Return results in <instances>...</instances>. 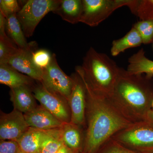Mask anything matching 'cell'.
<instances>
[{"label":"cell","mask_w":153,"mask_h":153,"mask_svg":"<svg viewBox=\"0 0 153 153\" xmlns=\"http://www.w3.org/2000/svg\"><path fill=\"white\" fill-rule=\"evenodd\" d=\"M83 82L86 90V109L85 137L81 153H95L114 134L133 123L120 112L108 97L94 92Z\"/></svg>","instance_id":"1"},{"label":"cell","mask_w":153,"mask_h":153,"mask_svg":"<svg viewBox=\"0 0 153 153\" xmlns=\"http://www.w3.org/2000/svg\"><path fill=\"white\" fill-rule=\"evenodd\" d=\"M117 109L132 123L144 121L152 109V77L132 74L120 67L114 90L108 97Z\"/></svg>","instance_id":"2"},{"label":"cell","mask_w":153,"mask_h":153,"mask_svg":"<svg viewBox=\"0 0 153 153\" xmlns=\"http://www.w3.org/2000/svg\"><path fill=\"white\" fill-rule=\"evenodd\" d=\"M119 68L106 54L91 47L83 58L82 66H76L75 71L91 90L108 97L114 90Z\"/></svg>","instance_id":"3"},{"label":"cell","mask_w":153,"mask_h":153,"mask_svg":"<svg viewBox=\"0 0 153 153\" xmlns=\"http://www.w3.org/2000/svg\"><path fill=\"white\" fill-rule=\"evenodd\" d=\"M111 138L128 149L143 153L153 149V127L145 121L134 123Z\"/></svg>","instance_id":"4"},{"label":"cell","mask_w":153,"mask_h":153,"mask_svg":"<svg viewBox=\"0 0 153 153\" xmlns=\"http://www.w3.org/2000/svg\"><path fill=\"white\" fill-rule=\"evenodd\" d=\"M60 0H29L17 14L25 36L30 38L41 20L50 12L53 13Z\"/></svg>","instance_id":"5"},{"label":"cell","mask_w":153,"mask_h":153,"mask_svg":"<svg viewBox=\"0 0 153 153\" xmlns=\"http://www.w3.org/2000/svg\"><path fill=\"white\" fill-rule=\"evenodd\" d=\"M132 0H82V11L80 22L96 27L117 9L127 6Z\"/></svg>","instance_id":"6"},{"label":"cell","mask_w":153,"mask_h":153,"mask_svg":"<svg viewBox=\"0 0 153 153\" xmlns=\"http://www.w3.org/2000/svg\"><path fill=\"white\" fill-rule=\"evenodd\" d=\"M40 82L49 91L63 97L68 102L73 88V79L60 68L54 53L49 66L43 71Z\"/></svg>","instance_id":"7"},{"label":"cell","mask_w":153,"mask_h":153,"mask_svg":"<svg viewBox=\"0 0 153 153\" xmlns=\"http://www.w3.org/2000/svg\"><path fill=\"white\" fill-rule=\"evenodd\" d=\"M32 91L41 106L63 123L71 122V115L68 101L63 97L50 92L39 81Z\"/></svg>","instance_id":"8"},{"label":"cell","mask_w":153,"mask_h":153,"mask_svg":"<svg viewBox=\"0 0 153 153\" xmlns=\"http://www.w3.org/2000/svg\"><path fill=\"white\" fill-rule=\"evenodd\" d=\"M73 80L72 91L68 103L71 111V123L83 129L85 127L86 90L81 76L76 72L71 74Z\"/></svg>","instance_id":"9"},{"label":"cell","mask_w":153,"mask_h":153,"mask_svg":"<svg viewBox=\"0 0 153 153\" xmlns=\"http://www.w3.org/2000/svg\"><path fill=\"white\" fill-rule=\"evenodd\" d=\"M30 128L24 114L16 109L9 113L1 111L0 140L17 141Z\"/></svg>","instance_id":"10"},{"label":"cell","mask_w":153,"mask_h":153,"mask_svg":"<svg viewBox=\"0 0 153 153\" xmlns=\"http://www.w3.org/2000/svg\"><path fill=\"white\" fill-rule=\"evenodd\" d=\"M38 49L36 41L29 43V47L26 49H19L4 64L10 66L17 71L24 73L36 81L41 82L42 72L34 65L32 60L33 52Z\"/></svg>","instance_id":"11"},{"label":"cell","mask_w":153,"mask_h":153,"mask_svg":"<svg viewBox=\"0 0 153 153\" xmlns=\"http://www.w3.org/2000/svg\"><path fill=\"white\" fill-rule=\"evenodd\" d=\"M24 115L30 127L44 131L60 128L64 123L41 105Z\"/></svg>","instance_id":"12"},{"label":"cell","mask_w":153,"mask_h":153,"mask_svg":"<svg viewBox=\"0 0 153 153\" xmlns=\"http://www.w3.org/2000/svg\"><path fill=\"white\" fill-rule=\"evenodd\" d=\"M10 95L14 109L24 114L30 112L38 105L31 88L21 86L10 88Z\"/></svg>","instance_id":"13"},{"label":"cell","mask_w":153,"mask_h":153,"mask_svg":"<svg viewBox=\"0 0 153 153\" xmlns=\"http://www.w3.org/2000/svg\"><path fill=\"white\" fill-rule=\"evenodd\" d=\"M33 78L20 73L7 64H0V83L10 88L27 86L33 89L36 85Z\"/></svg>","instance_id":"14"},{"label":"cell","mask_w":153,"mask_h":153,"mask_svg":"<svg viewBox=\"0 0 153 153\" xmlns=\"http://www.w3.org/2000/svg\"><path fill=\"white\" fill-rule=\"evenodd\" d=\"M61 130L63 143L73 153H82L85 137L84 129L70 122L64 123Z\"/></svg>","instance_id":"15"},{"label":"cell","mask_w":153,"mask_h":153,"mask_svg":"<svg viewBox=\"0 0 153 153\" xmlns=\"http://www.w3.org/2000/svg\"><path fill=\"white\" fill-rule=\"evenodd\" d=\"M82 11V0H60L53 13L64 21L75 24L80 22Z\"/></svg>","instance_id":"16"},{"label":"cell","mask_w":153,"mask_h":153,"mask_svg":"<svg viewBox=\"0 0 153 153\" xmlns=\"http://www.w3.org/2000/svg\"><path fill=\"white\" fill-rule=\"evenodd\" d=\"M127 71L132 74H143L153 76V61L145 55L144 49H141L129 58Z\"/></svg>","instance_id":"17"},{"label":"cell","mask_w":153,"mask_h":153,"mask_svg":"<svg viewBox=\"0 0 153 153\" xmlns=\"http://www.w3.org/2000/svg\"><path fill=\"white\" fill-rule=\"evenodd\" d=\"M44 131L30 127L17 140L22 151L26 153L40 152Z\"/></svg>","instance_id":"18"},{"label":"cell","mask_w":153,"mask_h":153,"mask_svg":"<svg viewBox=\"0 0 153 153\" xmlns=\"http://www.w3.org/2000/svg\"><path fill=\"white\" fill-rule=\"evenodd\" d=\"M6 18V32L9 38L19 49H26L29 47L26 37L17 17V14H12Z\"/></svg>","instance_id":"19"},{"label":"cell","mask_w":153,"mask_h":153,"mask_svg":"<svg viewBox=\"0 0 153 153\" xmlns=\"http://www.w3.org/2000/svg\"><path fill=\"white\" fill-rule=\"evenodd\" d=\"M142 44V39L140 33L132 27L123 38L113 41L111 53L113 56L116 57L126 49L139 47Z\"/></svg>","instance_id":"20"},{"label":"cell","mask_w":153,"mask_h":153,"mask_svg":"<svg viewBox=\"0 0 153 153\" xmlns=\"http://www.w3.org/2000/svg\"><path fill=\"white\" fill-rule=\"evenodd\" d=\"M61 128L44 131L40 153H56L60 149L63 144Z\"/></svg>","instance_id":"21"},{"label":"cell","mask_w":153,"mask_h":153,"mask_svg":"<svg viewBox=\"0 0 153 153\" xmlns=\"http://www.w3.org/2000/svg\"><path fill=\"white\" fill-rule=\"evenodd\" d=\"M128 8L140 21L153 20V0H132Z\"/></svg>","instance_id":"22"},{"label":"cell","mask_w":153,"mask_h":153,"mask_svg":"<svg viewBox=\"0 0 153 153\" xmlns=\"http://www.w3.org/2000/svg\"><path fill=\"white\" fill-rule=\"evenodd\" d=\"M19 49L7 34L0 36V64L5 63Z\"/></svg>","instance_id":"23"},{"label":"cell","mask_w":153,"mask_h":153,"mask_svg":"<svg viewBox=\"0 0 153 153\" xmlns=\"http://www.w3.org/2000/svg\"><path fill=\"white\" fill-rule=\"evenodd\" d=\"M133 27L140 33L143 44H150L153 41V20H142L135 23Z\"/></svg>","instance_id":"24"},{"label":"cell","mask_w":153,"mask_h":153,"mask_svg":"<svg viewBox=\"0 0 153 153\" xmlns=\"http://www.w3.org/2000/svg\"><path fill=\"white\" fill-rule=\"evenodd\" d=\"M52 57V54L47 49H37L33 52L32 60L36 67L43 72L49 66Z\"/></svg>","instance_id":"25"},{"label":"cell","mask_w":153,"mask_h":153,"mask_svg":"<svg viewBox=\"0 0 153 153\" xmlns=\"http://www.w3.org/2000/svg\"><path fill=\"white\" fill-rule=\"evenodd\" d=\"M95 153H140L128 149L111 138L105 143Z\"/></svg>","instance_id":"26"},{"label":"cell","mask_w":153,"mask_h":153,"mask_svg":"<svg viewBox=\"0 0 153 153\" xmlns=\"http://www.w3.org/2000/svg\"><path fill=\"white\" fill-rule=\"evenodd\" d=\"M22 8L19 2L16 0L0 1V12L5 17L12 14L18 13Z\"/></svg>","instance_id":"27"},{"label":"cell","mask_w":153,"mask_h":153,"mask_svg":"<svg viewBox=\"0 0 153 153\" xmlns=\"http://www.w3.org/2000/svg\"><path fill=\"white\" fill-rule=\"evenodd\" d=\"M16 141L1 140L0 153H18L21 150Z\"/></svg>","instance_id":"28"},{"label":"cell","mask_w":153,"mask_h":153,"mask_svg":"<svg viewBox=\"0 0 153 153\" xmlns=\"http://www.w3.org/2000/svg\"><path fill=\"white\" fill-rule=\"evenodd\" d=\"M144 121L153 127V110L151 109L148 112Z\"/></svg>","instance_id":"29"},{"label":"cell","mask_w":153,"mask_h":153,"mask_svg":"<svg viewBox=\"0 0 153 153\" xmlns=\"http://www.w3.org/2000/svg\"><path fill=\"white\" fill-rule=\"evenodd\" d=\"M56 153H73V152L69 148L67 147L66 145L63 143Z\"/></svg>","instance_id":"30"},{"label":"cell","mask_w":153,"mask_h":153,"mask_svg":"<svg viewBox=\"0 0 153 153\" xmlns=\"http://www.w3.org/2000/svg\"><path fill=\"white\" fill-rule=\"evenodd\" d=\"M143 153H153V149L151 150L147 151V152H145Z\"/></svg>","instance_id":"31"},{"label":"cell","mask_w":153,"mask_h":153,"mask_svg":"<svg viewBox=\"0 0 153 153\" xmlns=\"http://www.w3.org/2000/svg\"><path fill=\"white\" fill-rule=\"evenodd\" d=\"M18 153H25V152H23V151H22V150H20V152H19Z\"/></svg>","instance_id":"32"},{"label":"cell","mask_w":153,"mask_h":153,"mask_svg":"<svg viewBox=\"0 0 153 153\" xmlns=\"http://www.w3.org/2000/svg\"><path fill=\"white\" fill-rule=\"evenodd\" d=\"M152 109L153 110V101L152 102Z\"/></svg>","instance_id":"33"},{"label":"cell","mask_w":153,"mask_h":153,"mask_svg":"<svg viewBox=\"0 0 153 153\" xmlns=\"http://www.w3.org/2000/svg\"><path fill=\"white\" fill-rule=\"evenodd\" d=\"M40 153V152H39V153Z\"/></svg>","instance_id":"34"}]
</instances>
